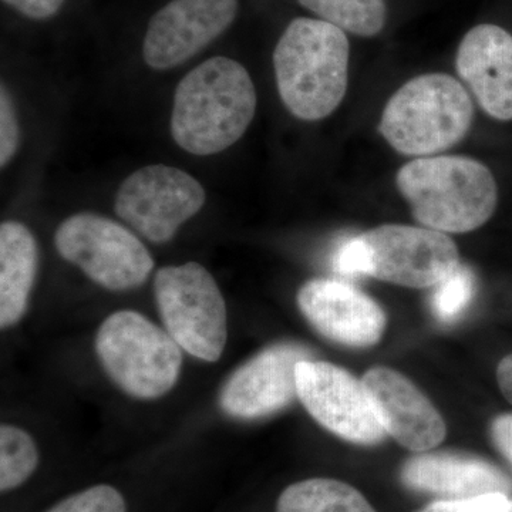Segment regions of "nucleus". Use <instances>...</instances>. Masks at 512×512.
<instances>
[{"label": "nucleus", "instance_id": "nucleus-1", "mask_svg": "<svg viewBox=\"0 0 512 512\" xmlns=\"http://www.w3.org/2000/svg\"><path fill=\"white\" fill-rule=\"evenodd\" d=\"M255 110V86L247 69L229 57H212L178 84L171 133L188 153L212 156L244 136Z\"/></svg>", "mask_w": 512, "mask_h": 512}, {"label": "nucleus", "instance_id": "nucleus-2", "mask_svg": "<svg viewBox=\"0 0 512 512\" xmlns=\"http://www.w3.org/2000/svg\"><path fill=\"white\" fill-rule=\"evenodd\" d=\"M349 57L343 30L325 20H292L274 52L276 84L286 109L305 121L330 116L348 90Z\"/></svg>", "mask_w": 512, "mask_h": 512}, {"label": "nucleus", "instance_id": "nucleus-3", "mask_svg": "<svg viewBox=\"0 0 512 512\" xmlns=\"http://www.w3.org/2000/svg\"><path fill=\"white\" fill-rule=\"evenodd\" d=\"M396 185L416 221L444 234L483 227L497 208L493 173L470 157L417 158L400 168Z\"/></svg>", "mask_w": 512, "mask_h": 512}, {"label": "nucleus", "instance_id": "nucleus-4", "mask_svg": "<svg viewBox=\"0 0 512 512\" xmlns=\"http://www.w3.org/2000/svg\"><path fill=\"white\" fill-rule=\"evenodd\" d=\"M474 119L463 84L444 73L414 77L384 107L379 130L404 156L429 157L460 143Z\"/></svg>", "mask_w": 512, "mask_h": 512}, {"label": "nucleus", "instance_id": "nucleus-5", "mask_svg": "<svg viewBox=\"0 0 512 512\" xmlns=\"http://www.w3.org/2000/svg\"><path fill=\"white\" fill-rule=\"evenodd\" d=\"M167 330L133 311L113 313L101 323L96 352L114 383L130 396L153 400L170 392L183 353Z\"/></svg>", "mask_w": 512, "mask_h": 512}, {"label": "nucleus", "instance_id": "nucleus-6", "mask_svg": "<svg viewBox=\"0 0 512 512\" xmlns=\"http://www.w3.org/2000/svg\"><path fill=\"white\" fill-rule=\"evenodd\" d=\"M154 291L165 330L177 345L197 359L217 362L228 338L227 308L210 272L197 262L165 266Z\"/></svg>", "mask_w": 512, "mask_h": 512}, {"label": "nucleus", "instance_id": "nucleus-7", "mask_svg": "<svg viewBox=\"0 0 512 512\" xmlns=\"http://www.w3.org/2000/svg\"><path fill=\"white\" fill-rule=\"evenodd\" d=\"M59 254L109 291H130L153 271L150 252L123 225L101 215L76 214L57 228Z\"/></svg>", "mask_w": 512, "mask_h": 512}, {"label": "nucleus", "instance_id": "nucleus-8", "mask_svg": "<svg viewBox=\"0 0 512 512\" xmlns=\"http://www.w3.org/2000/svg\"><path fill=\"white\" fill-rule=\"evenodd\" d=\"M204 204V188L190 174L168 165H148L121 184L116 212L148 241L164 244Z\"/></svg>", "mask_w": 512, "mask_h": 512}, {"label": "nucleus", "instance_id": "nucleus-9", "mask_svg": "<svg viewBox=\"0 0 512 512\" xmlns=\"http://www.w3.org/2000/svg\"><path fill=\"white\" fill-rule=\"evenodd\" d=\"M370 276L406 288H434L460 265L456 242L444 232L380 225L363 232Z\"/></svg>", "mask_w": 512, "mask_h": 512}, {"label": "nucleus", "instance_id": "nucleus-10", "mask_svg": "<svg viewBox=\"0 0 512 512\" xmlns=\"http://www.w3.org/2000/svg\"><path fill=\"white\" fill-rule=\"evenodd\" d=\"M296 387L313 419L336 436L366 446L386 436L365 386L342 367L302 360L296 366Z\"/></svg>", "mask_w": 512, "mask_h": 512}, {"label": "nucleus", "instance_id": "nucleus-11", "mask_svg": "<svg viewBox=\"0 0 512 512\" xmlns=\"http://www.w3.org/2000/svg\"><path fill=\"white\" fill-rule=\"evenodd\" d=\"M238 0H171L148 23L144 60L151 69L180 66L234 23Z\"/></svg>", "mask_w": 512, "mask_h": 512}, {"label": "nucleus", "instance_id": "nucleus-12", "mask_svg": "<svg viewBox=\"0 0 512 512\" xmlns=\"http://www.w3.org/2000/svg\"><path fill=\"white\" fill-rule=\"evenodd\" d=\"M305 346L279 343L235 370L222 387V410L238 419H256L284 409L298 397L296 366L309 360Z\"/></svg>", "mask_w": 512, "mask_h": 512}, {"label": "nucleus", "instance_id": "nucleus-13", "mask_svg": "<svg viewBox=\"0 0 512 512\" xmlns=\"http://www.w3.org/2000/svg\"><path fill=\"white\" fill-rule=\"evenodd\" d=\"M298 305L320 335L340 345L369 348L386 328V315L372 298L333 279L306 282L299 289Z\"/></svg>", "mask_w": 512, "mask_h": 512}, {"label": "nucleus", "instance_id": "nucleus-14", "mask_svg": "<svg viewBox=\"0 0 512 512\" xmlns=\"http://www.w3.org/2000/svg\"><path fill=\"white\" fill-rule=\"evenodd\" d=\"M386 434L414 453H424L446 439L443 417L406 376L389 367H373L362 377Z\"/></svg>", "mask_w": 512, "mask_h": 512}, {"label": "nucleus", "instance_id": "nucleus-15", "mask_svg": "<svg viewBox=\"0 0 512 512\" xmlns=\"http://www.w3.org/2000/svg\"><path fill=\"white\" fill-rule=\"evenodd\" d=\"M456 69L488 116L512 120L511 33L490 23L468 30L458 46Z\"/></svg>", "mask_w": 512, "mask_h": 512}, {"label": "nucleus", "instance_id": "nucleus-16", "mask_svg": "<svg viewBox=\"0 0 512 512\" xmlns=\"http://www.w3.org/2000/svg\"><path fill=\"white\" fill-rule=\"evenodd\" d=\"M403 483L423 493L446 500L477 495L510 494L512 481L493 464L481 458L454 453H431L413 457L404 464Z\"/></svg>", "mask_w": 512, "mask_h": 512}, {"label": "nucleus", "instance_id": "nucleus-17", "mask_svg": "<svg viewBox=\"0 0 512 512\" xmlns=\"http://www.w3.org/2000/svg\"><path fill=\"white\" fill-rule=\"evenodd\" d=\"M36 239L25 225L3 222L0 227V326L18 323L28 309L37 274Z\"/></svg>", "mask_w": 512, "mask_h": 512}, {"label": "nucleus", "instance_id": "nucleus-18", "mask_svg": "<svg viewBox=\"0 0 512 512\" xmlns=\"http://www.w3.org/2000/svg\"><path fill=\"white\" fill-rule=\"evenodd\" d=\"M276 512H376L352 485L329 478H312L289 485Z\"/></svg>", "mask_w": 512, "mask_h": 512}, {"label": "nucleus", "instance_id": "nucleus-19", "mask_svg": "<svg viewBox=\"0 0 512 512\" xmlns=\"http://www.w3.org/2000/svg\"><path fill=\"white\" fill-rule=\"evenodd\" d=\"M320 20L362 37L379 35L387 19L384 0H298Z\"/></svg>", "mask_w": 512, "mask_h": 512}, {"label": "nucleus", "instance_id": "nucleus-20", "mask_svg": "<svg viewBox=\"0 0 512 512\" xmlns=\"http://www.w3.org/2000/svg\"><path fill=\"white\" fill-rule=\"evenodd\" d=\"M39 464V453L30 434L19 427H0V490H13L25 483Z\"/></svg>", "mask_w": 512, "mask_h": 512}, {"label": "nucleus", "instance_id": "nucleus-21", "mask_svg": "<svg viewBox=\"0 0 512 512\" xmlns=\"http://www.w3.org/2000/svg\"><path fill=\"white\" fill-rule=\"evenodd\" d=\"M476 293V276L467 265L460 264L434 286L431 312L441 323H453L466 312Z\"/></svg>", "mask_w": 512, "mask_h": 512}, {"label": "nucleus", "instance_id": "nucleus-22", "mask_svg": "<svg viewBox=\"0 0 512 512\" xmlns=\"http://www.w3.org/2000/svg\"><path fill=\"white\" fill-rule=\"evenodd\" d=\"M47 512H127L123 495L110 485H96L70 495Z\"/></svg>", "mask_w": 512, "mask_h": 512}, {"label": "nucleus", "instance_id": "nucleus-23", "mask_svg": "<svg viewBox=\"0 0 512 512\" xmlns=\"http://www.w3.org/2000/svg\"><path fill=\"white\" fill-rule=\"evenodd\" d=\"M419 512H512V498L508 494L493 493L463 500H443Z\"/></svg>", "mask_w": 512, "mask_h": 512}, {"label": "nucleus", "instance_id": "nucleus-24", "mask_svg": "<svg viewBox=\"0 0 512 512\" xmlns=\"http://www.w3.org/2000/svg\"><path fill=\"white\" fill-rule=\"evenodd\" d=\"M333 269L336 274L357 278L370 276L369 251L362 235L343 241L333 255Z\"/></svg>", "mask_w": 512, "mask_h": 512}, {"label": "nucleus", "instance_id": "nucleus-25", "mask_svg": "<svg viewBox=\"0 0 512 512\" xmlns=\"http://www.w3.org/2000/svg\"><path fill=\"white\" fill-rule=\"evenodd\" d=\"M19 144L18 117L12 97L2 84L0 92V164H6L15 156Z\"/></svg>", "mask_w": 512, "mask_h": 512}, {"label": "nucleus", "instance_id": "nucleus-26", "mask_svg": "<svg viewBox=\"0 0 512 512\" xmlns=\"http://www.w3.org/2000/svg\"><path fill=\"white\" fill-rule=\"evenodd\" d=\"M10 8L18 10L29 19L43 20L52 18L60 8L64 0H3Z\"/></svg>", "mask_w": 512, "mask_h": 512}, {"label": "nucleus", "instance_id": "nucleus-27", "mask_svg": "<svg viewBox=\"0 0 512 512\" xmlns=\"http://www.w3.org/2000/svg\"><path fill=\"white\" fill-rule=\"evenodd\" d=\"M491 437L495 447L512 463V414H503L493 421Z\"/></svg>", "mask_w": 512, "mask_h": 512}, {"label": "nucleus", "instance_id": "nucleus-28", "mask_svg": "<svg viewBox=\"0 0 512 512\" xmlns=\"http://www.w3.org/2000/svg\"><path fill=\"white\" fill-rule=\"evenodd\" d=\"M497 382L505 399L512 404V355L505 356L498 363Z\"/></svg>", "mask_w": 512, "mask_h": 512}]
</instances>
